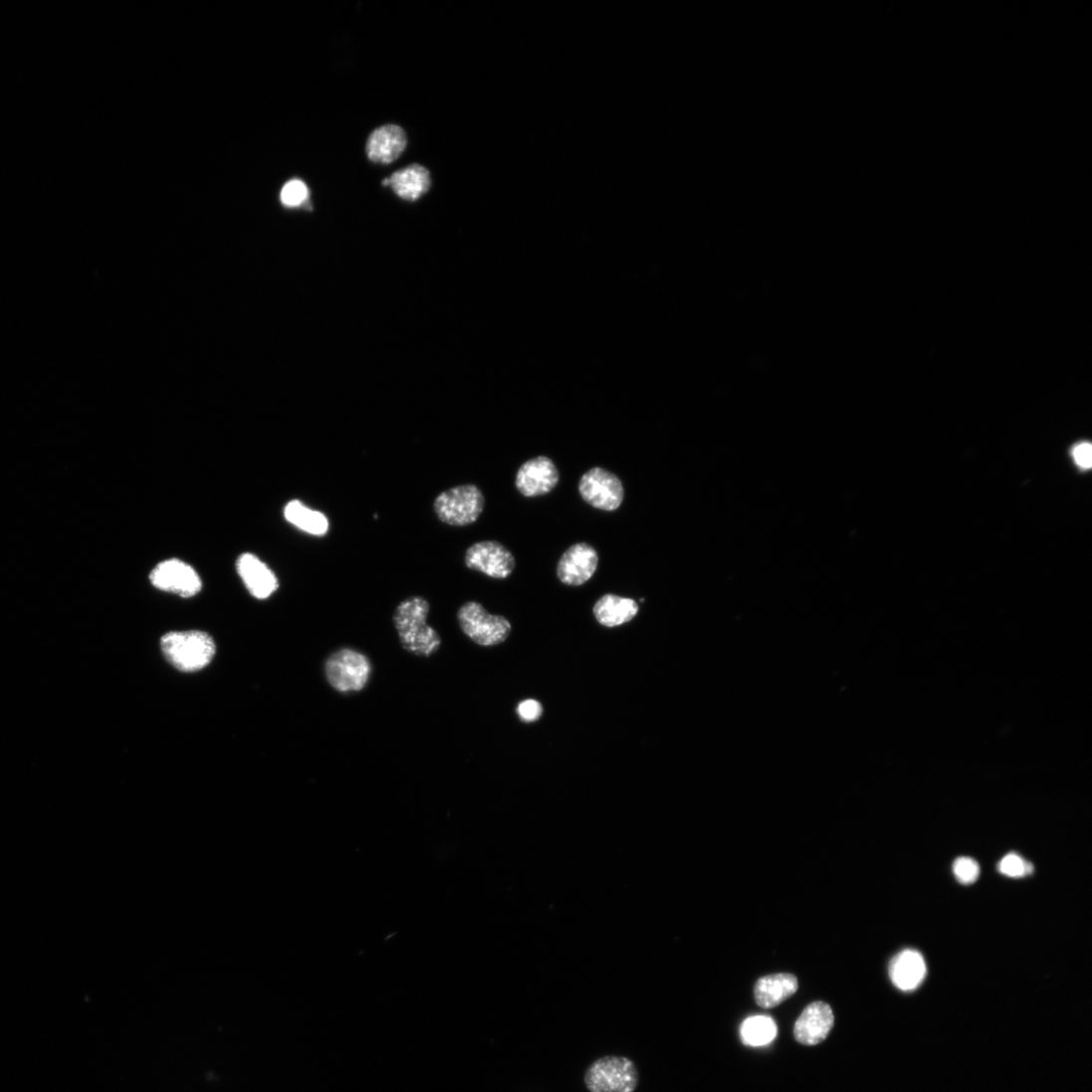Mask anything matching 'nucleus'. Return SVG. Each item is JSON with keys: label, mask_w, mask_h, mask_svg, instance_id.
<instances>
[{"label": "nucleus", "mask_w": 1092, "mask_h": 1092, "mask_svg": "<svg viewBox=\"0 0 1092 1092\" xmlns=\"http://www.w3.org/2000/svg\"><path fill=\"white\" fill-rule=\"evenodd\" d=\"M429 602L420 596L402 601L394 613V624L402 647L419 657H430L441 645L438 632L427 623Z\"/></svg>", "instance_id": "obj_1"}, {"label": "nucleus", "mask_w": 1092, "mask_h": 1092, "mask_svg": "<svg viewBox=\"0 0 1092 1092\" xmlns=\"http://www.w3.org/2000/svg\"><path fill=\"white\" fill-rule=\"evenodd\" d=\"M161 650L166 660L181 672H197L214 659L216 645L204 631L169 632L161 638Z\"/></svg>", "instance_id": "obj_2"}, {"label": "nucleus", "mask_w": 1092, "mask_h": 1092, "mask_svg": "<svg viewBox=\"0 0 1092 1092\" xmlns=\"http://www.w3.org/2000/svg\"><path fill=\"white\" fill-rule=\"evenodd\" d=\"M485 504L486 500L480 488L467 484L439 494L434 500L433 510L441 523L464 528L475 524L480 519Z\"/></svg>", "instance_id": "obj_3"}, {"label": "nucleus", "mask_w": 1092, "mask_h": 1092, "mask_svg": "<svg viewBox=\"0 0 1092 1092\" xmlns=\"http://www.w3.org/2000/svg\"><path fill=\"white\" fill-rule=\"evenodd\" d=\"M458 619L465 634L482 647L502 644L511 631V624L505 617L490 614L475 601L467 602L460 608Z\"/></svg>", "instance_id": "obj_4"}, {"label": "nucleus", "mask_w": 1092, "mask_h": 1092, "mask_svg": "<svg viewBox=\"0 0 1092 1092\" xmlns=\"http://www.w3.org/2000/svg\"><path fill=\"white\" fill-rule=\"evenodd\" d=\"M591 1092H633L638 1084L634 1063L625 1057H604L594 1062L585 1075Z\"/></svg>", "instance_id": "obj_5"}, {"label": "nucleus", "mask_w": 1092, "mask_h": 1092, "mask_svg": "<svg viewBox=\"0 0 1092 1092\" xmlns=\"http://www.w3.org/2000/svg\"><path fill=\"white\" fill-rule=\"evenodd\" d=\"M370 674L371 665L367 657L350 649L335 652L326 663L329 684L341 693L361 691Z\"/></svg>", "instance_id": "obj_6"}, {"label": "nucleus", "mask_w": 1092, "mask_h": 1092, "mask_svg": "<svg viewBox=\"0 0 1092 1092\" xmlns=\"http://www.w3.org/2000/svg\"><path fill=\"white\" fill-rule=\"evenodd\" d=\"M579 492L589 505L603 511L617 510L624 499L619 478L602 468H593L583 475Z\"/></svg>", "instance_id": "obj_7"}, {"label": "nucleus", "mask_w": 1092, "mask_h": 1092, "mask_svg": "<svg viewBox=\"0 0 1092 1092\" xmlns=\"http://www.w3.org/2000/svg\"><path fill=\"white\" fill-rule=\"evenodd\" d=\"M150 581L155 588L183 598L194 597L202 589L198 572L178 559L160 562L150 573Z\"/></svg>", "instance_id": "obj_8"}, {"label": "nucleus", "mask_w": 1092, "mask_h": 1092, "mask_svg": "<svg viewBox=\"0 0 1092 1092\" xmlns=\"http://www.w3.org/2000/svg\"><path fill=\"white\" fill-rule=\"evenodd\" d=\"M467 567L494 579H506L516 568L513 554L498 542H481L470 546L465 554Z\"/></svg>", "instance_id": "obj_9"}, {"label": "nucleus", "mask_w": 1092, "mask_h": 1092, "mask_svg": "<svg viewBox=\"0 0 1092 1092\" xmlns=\"http://www.w3.org/2000/svg\"><path fill=\"white\" fill-rule=\"evenodd\" d=\"M598 562V552L592 546L575 544L563 552L558 561V579L567 586H581L591 579Z\"/></svg>", "instance_id": "obj_10"}, {"label": "nucleus", "mask_w": 1092, "mask_h": 1092, "mask_svg": "<svg viewBox=\"0 0 1092 1092\" xmlns=\"http://www.w3.org/2000/svg\"><path fill=\"white\" fill-rule=\"evenodd\" d=\"M834 1024L831 1007L823 1001L808 1004L794 1024V1038L804 1046L822 1043L829 1035Z\"/></svg>", "instance_id": "obj_11"}, {"label": "nucleus", "mask_w": 1092, "mask_h": 1092, "mask_svg": "<svg viewBox=\"0 0 1092 1092\" xmlns=\"http://www.w3.org/2000/svg\"><path fill=\"white\" fill-rule=\"evenodd\" d=\"M559 481V473L553 462L538 457L525 463L517 476V488L526 497L533 498L551 492Z\"/></svg>", "instance_id": "obj_12"}, {"label": "nucleus", "mask_w": 1092, "mask_h": 1092, "mask_svg": "<svg viewBox=\"0 0 1092 1092\" xmlns=\"http://www.w3.org/2000/svg\"><path fill=\"white\" fill-rule=\"evenodd\" d=\"M237 570L248 591L257 599H267L279 588L278 577L273 570L251 553H244L238 558Z\"/></svg>", "instance_id": "obj_13"}, {"label": "nucleus", "mask_w": 1092, "mask_h": 1092, "mask_svg": "<svg viewBox=\"0 0 1092 1092\" xmlns=\"http://www.w3.org/2000/svg\"><path fill=\"white\" fill-rule=\"evenodd\" d=\"M407 146V137L403 128L396 124L376 128L366 143V153L370 161L389 164L397 160Z\"/></svg>", "instance_id": "obj_14"}, {"label": "nucleus", "mask_w": 1092, "mask_h": 1092, "mask_svg": "<svg viewBox=\"0 0 1092 1092\" xmlns=\"http://www.w3.org/2000/svg\"><path fill=\"white\" fill-rule=\"evenodd\" d=\"M889 975L898 989L907 992L917 989L927 976L923 955L912 949L897 954L891 961Z\"/></svg>", "instance_id": "obj_15"}, {"label": "nucleus", "mask_w": 1092, "mask_h": 1092, "mask_svg": "<svg viewBox=\"0 0 1092 1092\" xmlns=\"http://www.w3.org/2000/svg\"><path fill=\"white\" fill-rule=\"evenodd\" d=\"M798 990L797 978L790 974H777L760 979L754 989L757 1004L764 1009L773 1008L793 996Z\"/></svg>", "instance_id": "obj_16"}, {"label": "nucleus", "mask_w": 1092, "mask_h": 1092, "mask_svg": "<svg viewBox=\"0 0 1092 1092\" xmlns=\"http://www.w3.org/2000/svg\"><path fill=\"white\" fill-rule=\"evenodd\" d=\"M390 186L403 200L415 202L428 191L431 179L429 171L413 164L395 172L390 178Z\"/></svg>", "instance_id": "obj_17"}, {"label": "nucleus", "mask_w": 1092, "mask_h": 1092, "mask_svg": "<svg viewBox=\"0 0 1092 1092\" xmlns=\"http://www.w3.org/2000/svg\"><path fill=\"white\" fill-rule=\"evenodd\" d=\"M638 610V604L634 600L607 594L597 601L593 611L600 624L615 627L631 621Z\"/></svg>", "instance_id": "obj_18"}, {"label": "nucleus", "mask_w": 1092, "mask_h": 1092, "mask_svg": "<svg viewBox=\"0 0 1092 1092\" xmlns=\"http://www.w3.org/2000/svg\"><path fill=\"white\" fill-rule=\"evenodd\" d=\"M778 1036V1025L773 1017L756 1014L747 1017L740 1026V1038L745 1046L761 1048L772 1044Z\"/></svg>", "instance_id": "obj_19"}, {"label": "nucleus", "mask_w": 1092, "mask_h": 1092, "mask_svg": "<svg viewBox=\"0 0 1092 1092\" xmlns=\"http://www.w3.org/2000/svg\"><path fill=\"white\" fill-rule=\"evenodd\" d=\"M284 514L291 525L311 536L325 537L329 531L326 514L308 508L299 500L289 502Z\"/></svg>", "instance_id": "obj_20"}, {"label": "nucleus", "mask_w": 1092, "mask_h": 1092, "mask_svg": "<svg viewBox=\"0 0 1092 1092\" xmlns=\"http://www.w3.org/2000/svg\"><path fill=\"white\" fill-rule=\"evenodd\" d=\"M998 871L1011 878H1021L1030 875L1034 871L1031 863L1022 859L1015 853H1010L1002 858L998 864Z\"/></svg>", "instance_id": "obj_21"}, {"label": "nucleus", "mask_w": 1092, "mask_h": 1092, "mask_svg": "<svg viewBox=\"0 0 1092 1092\" xmlns=\"http://www.w3.org/2000/svg\"><path fill=\"white\" fill-rule=\"evenodd\" d=\"M309 199L308 186L299 179L289 181L283 188L281 200L290 208H296L305 204Z\"/></svg>", "instance_id": "obj_22"}, {"label": "nucleus", "mask_w": 1092, "mask_h": 1092, "mask_svg": "<svg viewBox=\"0 0 1092 1092\" xmlns=\"http://www.w3.org/2000/svg\"><path fill=\"white\" fill-rule=\"evenodd\" d=\"M954 875L962 884L975 883L981 873L979 863L970 857H960L953 865Z\"/></svg>", "instance_id": "obj_23"}, {"label": "nucleus", "mask_w": 1092, "mask_h": 1092, "mask_svg": "<svg viewBox=\"0 0 1092 1092\" xmlns=\"http://www.w3.org/2000/svg\"><path fill=\"white\" fill-rule=\"evenodd\" d=\"M543 711V706L539 701L529 699L519 705L518 714L522 721L533 723L541 719Z\"/></svg>", "instance_id": "obj_24"}, {"label": "nucleus", "mask_w": 1092, "mask_h": 1092, "mask_svg": "<svg viewBox=\"0 0 1092 1092\" xmlns=\"http://www.w3.org/2000/svg\"><path fill=\"white\" fill-rule=\"evenodd\" d=\"M1072 457L1076 465L1084 470L1092 466V447L1089 443L1082 442L1074 446Z\"/></svg>", "instance_id": "obj_25"}]
</instances>
